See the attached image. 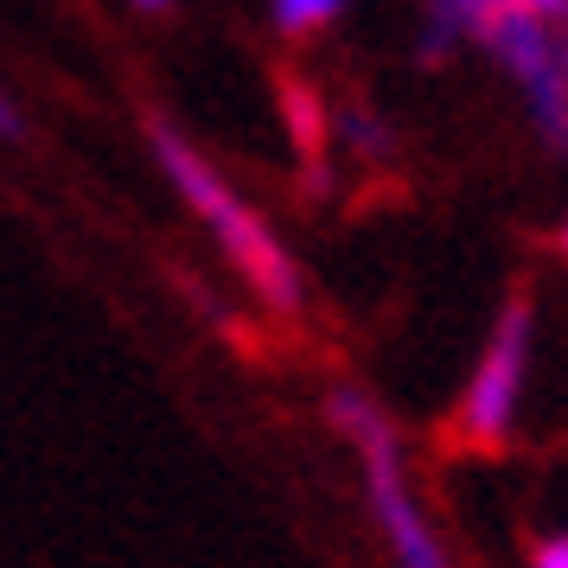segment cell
<instances>
[{
	"instance_id": "8992f818",
	"label": "cell",
	"mask_w": 568,
	"mask_h": 568,
	"mask_svg": "<svg viewBox=\"0 0 568 568\" xmlns=\"http://www.w3.org/2000/svg\"><path fill=\"white\" fill-rule=\"evenodd\" d=\"M505 7H517V13H537V20H549V27H568V0H505Z\"/></svg>"
},
{
	"instance_id": "277c9868",
	"label": "cell",
	"mask_w": 568,
	"mask_h": 568,
	"mask_svg": "<svg viewBox=\"0 0 568 568\" xmlns=\"http://www.w3.org/2000/svg\"><path fill=\"white\" fill-rule=\"evenodd\" d=\"M530 338H537V307L517 287L511 301L498 307L486 333V352L466 377V396L447 415V440L460 454H505L517 428V403H524V377H530Z\"/></svg>"
},
{
	"instance_id": "52a82bcc",
	"label": "cell",
	"mask_w": 568,
	"mask_h": 568,
	"mask_svg": "<svg viewBox=\"0 0 568 568\" xmlns=\"http://www.w3.org/2000/svg\"><path fill=\"white\" fill-rule=\"evenodd\" d=\"M530 562H537V568H568V530H562V537H549V542H537V549H530Z\"/></svg>"
},
{
	"instance_id": "30bf717a",
	"label": "cell",
	"mask_w": 568,
	"mask_h": 568,
	"mask_svg": "<svg viewBox=\"0 0 568 568\" xmlns=\"http://www.w3.org/2000/svg\"><path fill=\"white\" fill-rule=\"evenodd\" d=\"M562 256H568V224H562Z\"/></svg>"
},
{
	"instance_id": "7a4b0ae2",
	"label": "cell",
	"mask_w": 568,
	"mask_h": 568,
	"mask_svg": "<svg viewBox=\"0 0 568 568\" xmlns=\"http://www.w3.org/2000/svg\"><path fill=\"white\" fill-rule=\"evenodd\" d=\"M326 415H333V428L352 440V454H358L364 491H371L377 530H384L389 549H396V568H447L435 530H428V517H422V505H415V491H409L403 440H396V422L384 415V403L364 396V389H352V384H338L333 396H326Z\"/></svg>"
},
{
	"instance_id": "5b68a950",
	"label": "cell",
	"mask_w": 568,
	"mask_h": 568,
	"mask_svg": "<svg viewBox=\"0 0 568 568\" xmlns=\"http://www.w3.org/2000/svg\"><path fill=\"white\" fill-rule=\"evenodd\" d=\"M268 7H275V27L287 39H307V32L333 27L338 13H345V0H268Z\"/></svg>"
},
{
	"instance_id": "ba28073f",
	"label": "cell",
	"mask_w": 568,
	"mask_h": 568,
	"mask_svg": "<svg viewBox=\"0 0 568 568\" xmlns=\"http://www.w3.org/2000/svg\"><path fill=\"white\" fill-rule=\"evenodd\" d=\"M27 134V122H20V109H13V97L0 90V141H20Z\"/></svg>"
},
{
	"instance_id": "3957f363",
	"label": "cell",
	"mask_w": 568,
	"mask_h": 568,
	"mask_svg": "<svg viewBox=\"0 0 568 568\" xmlns=\"http://www.w3.org/2000/svg\"><path fill=\"white\" fill-rule=\"evenodd\" d=\"M447 7L460 20V39L486 45L517 78L542 141L556 154H568V27H549L537 13H517L505 0H447Z\"/></svg>"
},
{
	"instance_id": "9c48e42d",
	"label": "cell",
	"mask_w": 568,
	"mask_h": 568,
	"mask_svg": "<svg viewBox=\"0 0 568 568\" xmlns=\"http://www.w3.org/2000/svg\"><path fill=\"white\" fill-rule=\"evenodd\" d=\"M141 13H166V7H180V0H134Z\"/></svg>"
},
{
	"instance_id": "6da1fadb",
	"label": "cell",
	"mask_w": 568,
	"mask_h": 568,
	"mask_svg": "<svg viewBox=\"0 0 568 568\" xmlns=\"http://www.w3.org/2000/svg\"><path fill=\"white\" fill-rule=\"evenodd\" d=\"M148 148H154L160 173L173 180V192L185 199V211L205 224L211 243L224 250V262L243 275V287H250L268 313H301L307 282H301V262L287 256V243L275 236V224H268L166 115H148Z\"/></svg>"
}]
</instances>
